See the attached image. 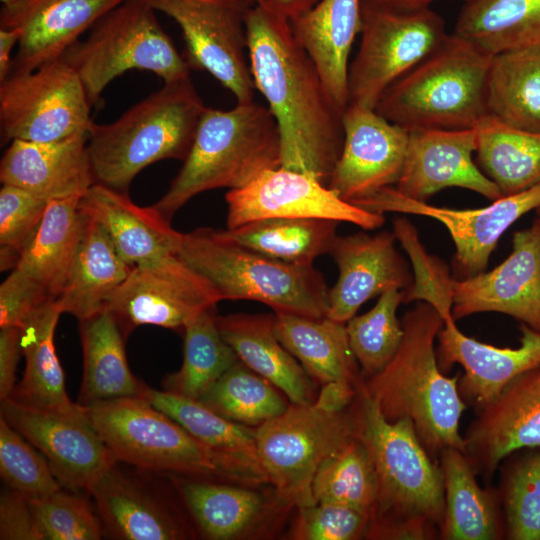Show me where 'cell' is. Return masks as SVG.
<instances>
[{
  "label": "cell",
  "instance_id": "5",
  "mask_svg": "<svg viewBox=\"0 0 540 540\" xmlns=\"http://www.w3.org/2000/svg\"><path fill=\"white\" fill-rule=\"evenodd\" d=\"M183 166L152 205L166 220L194 196L217 188L238 189L281 166L277 123L254 101L230 110L207 107Z\"/></svg>",
  "mask_w": 540,
  "mask_h": 540
},
{
  "label": "cell",
  "instance_id": "23",
  "mask_svg": "<svg viewBox=\"0 0 540 540\" xmlns=\"http://www.w3.org/2000/svg\"><path fill=\"white\" fill-rule=\"evenodd\" d=\"M402 174L395 189L402 195L426 202L447 187L472 190L495 201L503 195L473 161L476 129H417L408 131Z\"/></svg>",
  "mask_w": 540,
  "mask_h": 540
},
{
  "label": "cell",
  "instance_id": "53",
  "mask_svg": "<svg viewBox=\"0 0 540 540\" xmlns=\"http://www.w3.org/2000/svg\"><path fill=\"white\" fill-rule=\"evenodd\" d=\"M1 540H45L28 498L9 490L0 498Z\"/></svg>",
  "mask_w": 540,
  "mask_h": 540
},
{
  "label": "cell",
  "instance_id": "38",
  "mask_svg": "<svg viewBox=\"0 0 540 540\" xmlns=\"http://www.w3.org/2000/svg\"><path fill=\"white\" fill-rule=\"evenodd\" d=\"M487 114L540 133V49L493 54L486 79Z\"/></svg>",
  "mask_w": 540,
  "mask_h": 540
},
{
  "label": "cell",
  "instance_id": "2",
  "mask_svg": "<svg viewBox=\"0 0 540 540\" xmlns=\"http://www.w3.org/2000/svg\"><path fill=\"white\" fill-rule=\"evenodd\" d=\"M356 435L367 448L377 498L367 539L426 540L439 536L445 512L443 473L412 421L387 420L364 387L354 400Z\"/></svg>",
  "mask_w": 540,
  "mask_h": 540
},
{
  "label": "cell",
  "instance_id": "44",
  "mask_svg": "<svg viewBox=\"0 0 540 540\" xmlns=\"http://www.w3.org/2000/svg\"><path fill=\"white\" fill-rule=\"evenodd\" d=\"M312 494L315 503L348 506L371 518L377 498L376 473L369 452L357 435L320 465Z\"/></svg>",
  "mask_w": 540,
  "mask_h": 540
},
{
  "label": "cell",
  "instance_id": "4",
  "mask_svg": "<svg viewBox=\"0 0 540 540\" xmlns=\"http://www.w3.org/2000/svg\"><path fill=\"white\" fill-rule=\"evenodd\" d=\"M206 108L188 76L164 83L113 122L93 123L88 151L96 183L127 193L147 166L184 161Z\"/></svg>",
  "mask_w": 540,
  "mask_h": 540
},
{
  "label": "cell",
  "instance_id": "47",
  "mask_svg": "<svg viewBox=\"0 0 540 540\" xmlns=\"http://www.w3.org/2000/svg\"><path fill=\"white\" fill-rule=\"evenodd\" d=\"M393 232L406 251L414 272L413 284L402 290L403 303L423 301L439 312L444 323L454 320L452 306L455 278L450 275L447 265L425 250L416 228L406 218L394 219Z\"/></svg>",
  "mask_w": 540,
  "mask_h": 540
},
{
  "label": "cell",
  "instance_id": "56",
  "mask_svg": "<svg viewBox=\"0 0 540 540\" xmlns=\"http://www.w3.org/2000/svg\"><path fill=\"white\" fill-rule=\"evenodd\" d=\"M19 35L14 29L0 28V82L4 81L11 72V52L18 44Z\"/></svg>",
  "mask_w": 540,
  "mask_h": 540
},
{
  "label": "cell",
  "instance_id": "18",
  "mask_svg": "<svg viewBox=\"0 0 540 540\" xmlns=\"http://www.w3.org/2000/svg\"><path fill=\"white\" fill-rule=\"evenodd\" d=\"M0 415L48 461L55 477L68 490L89 494L117 461L85 412L44 411L16 402L0 401Z\"/></svg>",
  "mask_w": 540,
  "mask_h": 540
},
{
  "label": "cell",
  "instance_id": "54",
  "mask_svg": "<svg viewBox=\"0 0 540 540\" xmlns=\"http://www.w3.org/2000/svg\"><path fill=\"white\" fill-rule=\"evenodd\" d=\"M19 327L0 328V400L8 398L15 387V371L21 352Z\"/></svg>",
  "mask_w": 540,
  "mask_h": 540
},
{
  "label": "cell",
  "instance_id": "48",
  "mask_svg": "<svg viewBox=\"0 0 540 540\" xmlns=\"http://www.w3.org/2000/svg\"><path fill=\"white\" fill-rule=\"evenodd\" d=\"M0 475L9 489L29 500L46 497L62 488L42 453L1 415Z\"/></svg>",
  "mask_w": 540,
  "mask_h": 540
},
{
  "label": "cell",
  "instance_id": "3",
  "mask_svg": "<svg viewBox=\"0 0 540 540\" xmlns=\"http://www.w3.org/2000/svg\"><path fill=\"white\" fill-rule=\"evenodd\" d=\"M401 323L404 336L397 352L379 372L363 379L364 387L387 420L412 421L434 460L447 448L464 452L459 423L468 406L459 394L460 375L450 378L441 371L434 346L444 320L430 304L418 302Z\"/></svg>",
  "mask_w": 540,
  "mask_h": 540
},
{
  "label": "cell",
  "instance_id": "31",
  "mask_svg": "<svg viewBox=\"0 0 540 540\" xmlns=\"http://www.w3.org/2000/svg\"><path fill=\"white\" fill-rule=\"evenodd\" d=\"M61 314L57 301L50 300L20 326L25 370L8 398L44 411L80 414L85 412V407L70 400L54 346V333Z\"/></svg>",
  "mask_w": 540,
  "mask_h": 540
},
{
  "label": "cell",
  "instance_id": "33",
  "mask_svg": "<svg viewBox=\"0 0 540 540\" xmlns=\"http://www.w3.org/2000/svg\"><path fill=\"white\" fill-rule=\"evenodd\" d=\"M274 331L282 345L296 358L310 378L325 385L363 380L352 351L346 323L274 312Z\"/></svg>",
  "mask_w": 540,
  "mask_h": 540
},
{
  "label": "cell",
  "instance_id": "55",
  "mask_svg": "<svg viewBox=\"0 0 540 540\" xmlns=\"http://www.w3.org/2000/svg\"><path fill=\"white\" fill-rule=\"evenodd\" d=\"M254 5L291 21L313 7L319 0H252Z\"/></svg>",
  "mask_w": 540,
  "mask_h": 540
},
{
  "label": "cell",
  "instance_id": "12",
  "mask_svg": "<svg viewBox=\"0 0 540 540\" xmlns=\"http://www.w3.org/2000/svg\"><path fill=\"white\" fill-rule=\"evenodd\" d=\"M91 107L80 77L63 57L0 82L6 141L55 142L89 134Z\"/></svg>",
  "mask_w": 540,
  "mask_h": 540
},
{
  "label": "cell",
  "instance_id": "59",
  "mask_svg": "<svg viewBox=\"0 0 540 540\" xmlns=\"http://www.w3.org/2000/svg\"><path fill=\"white\" fill-rule=\"evenodd\" d=\"M537 213L540 215V208L537 209Z\"/></svg>",
  "mask_w": 540,
  "mask_h": 540
},
{
  "label": "cell",
  "instance_id": "8",
  "mask_svg": "<svg viewBox=\"0 0 540 540\" xmlns=\"http://www.w3.org/2000/svg\"><path fill=\"white\" fill-rule=\"evenodd\" d=\"M84 407L89 421L119 462L166 475L261 486L233 461L204 445L140 396Z\"/></svg>",
  "mask_w": 540,
  "mask_h": 540
},
{
  "label": "cell",
  "instance_id": "41",
  "mask_svg": "<svg viewBox=\"0 0 540 540\" xmlns=\"http://www.w3.org/2000/svg\"><path fill=\"white\" fill-rule=\"evenodd\" d=\"M453 32L492 54L540 49V0H470L463 3Z\"/></svg>",
  "mask_w": 540,
  "mask_h": 540
},
{
  "label": "cell",
  "instance_id": "10",
  "mask_svg": "<svg viewBox=\"0 0 540 540\" xmlns=\"http://www.w3.org/2000/svg\"><path fill=\"white\" fill-rule=\"evenodd\" d=\"M255 435L260 464L278 499L292 509L314 504L318 468L356 436L354 401L343 410L316 400L291 403L284 413L255 428Z\"/></svg>",
  "mask_w": 540,
  "mask_h": 540
},
{
  "label": "cell",
  "instance_id": "24",
  "mask_svg": "<svg viewBox=\"0 0 540 540\" xmlns=\"http://www.w3.org/2000/svg\"><path fill=\"white\" fill-rule=\"evenodd\" d=\"M125 0H16L3 5L0 28L18 32L11 73L61 58L79 37ZM9 74V75H10Z\"/></svg>",
  "mask_w": 540,
  "mask_h": 540
},
{
  "label": "cell",
  "instance_id": "58",
  "mask_svg": "<svg viewBox=\"0 0 540 540\" xmlns=\"http://www.w3.org/2000/svg\"><path fill=\"white\" fill-rule=\"evenodd\" d=\"M0 1L2 2L3 5H9V4L13 3L16 0H0Z\"/></svg>",
  "mask_w": 540,
  "mask_h": 540
},
{
  "label": "cell",
  "instance_id": "49",
  "mask_svg": "<svg viewBox=\"0 0 540 540\" xmlns=\"http://www.w3.org/2000/svg\"><path fill=\"white\" fill-rule=\"evenodd\" d=\"M45 540H99L102 523L88 501L75 491H58L29 500Z\"/></svg>",
  "mask_w": 540,
  "mask_h": 540
},
{
  "label": "cell",
  "instance_id": "6",
  "mask_svg": "<svg viewBox=\"0 0 540 540\" xmlns=\"http://www.w3.org/2000/svg\"><path fill=\"white\" fill-rule=\"evenodd\" d=\"M492 56L453 32L393 83L375 110L407 131L475 128L487 115L486 79Z\"/></svg>",
  "mask_w": 540,
  "mask_h": 540
},
{
  "label": "cell",
  "instance_id": "37",
  "mask_svg": "<svg viewBox=\"0 0 540 540\" xmlns=\"http://www.w3.org/2000/svg\"><path fill=\"white\" fill-rule=\"evenodd\" d=\"M140 397L164 412L212 450L233 461L260 485L269 484L260 464L255 428L233 422L198 400L144 384Z\"/></svg>",
  "mask_w": 540,
  "mask_h": 540
},
{
  "label": "cell",
  "instance_id": "1",
  "mask_svg": "<svg viewBox=\"0 0 540 540\" xmlns=\"http://www.w3.org/2000/svg\"><path fill=\"white\" fill-rule=\"evenodd\" d=\"M247 49L256 89L279 130L281 166L328 185L344 143L343 111L331 99L290 21L253 6Z\"/></svg>",
  "mask_w": 540,
  "mask_h": 540
},
{
  "label": "cell",
  "instance_id": "32",
  "mask_svg": "<svg viewBox=\"0 0 540 540\" xmlns=\"http://www.w3.org/2000/svg\"><path fill=\"white\" fill-rule=\"evenodd\" d=\"M440 464L445 512L439 537L444 540H499L505 525L498 489L482 488L465 453L444 449Z\"/></svg>",
  "mask_w": 540,
  "mask_h": 540
},
{
  "label": "cell",
  "instance_id": "40",
  "mask_svg": "<svg viewBox=\"0 0 540 540\" xmlns=\"http://www.w3.org/2000/svg\"><path fill=\"white\" fill-rule=\"evenodd\" d=\"M339 222L318 218L272 217L221 230L227 239L270 258L312 265L329 253Z\"/></svg>",
  "mask_w": 540,
  "mask_h": 540
},
{
  "label": "cell",
  "instance_id": "52",
  "mask_svg": "<svg viewBox=\"0 0 540 540\" xmlns=\"http://www.w3.org/2000/svg\"><path fill=\"white\" fill-rule=\"evenodd\" d=\"M54 300L33 278L15 268L0 286V328L19 327L36 309Z\"/></svg>",
  "mask_w": 540,
  "mask_h": 540
},
{
  "label": "cell",
  "instance_id": "16",
  "mask_svg": "<svg viewBox=\"0 0 540 540\" xmlns=\"http://www.w3.org/2000/svg\"><path fill=\"white\" fill-rule=\"evenodd\" d=\"M115 461L89 495L104 533L122 540H183L196 535L186 511L148 470Z\"/></svg>",
  "mask_w": 540,
  "mask_h": 540
},
{
  "label": "cell",
  "instance_id": "50",
  "mask_svg": "<svg viewBox=\"0 0 540 540\" xmlns=\"http://www.w3.org/2000/svg\"><path fill=\"white\" fill-rule=\"evenodd\" d=\"M49 200L23 188L0 189L1 270L16 268L21 252L40 224Z\"/></svg>",
  "mask_w": 540,
  "mask_h": 540
},
{
  "label": "cell",
  "instance_id": "34",
  "mask_svg": "<svg viewBox=\"0 0 540 540\" xmlns=\"http://www.w3.org/2000/svg\"><path fill=\"white\" fill-rule=\"evenodd\" d=\"M132 267L118 254L103 228L85 214L77 253L56 299L62 313L82 321L103 311Z\"/></svg>",
  "mask_w": 540,
  "mask_h": 540
},
{
  "label": "cell",
  "instance_id": "25",
  "mask_svg": "<svg viewBox=\"0 0 540 540\" xmlns=\"http://www.w3.org/2000/svg\"><path fill=\"white\" fill-rule=\"evenodd\" d=\"M395 240L394 232L389 231L336 236L328 254L339 276L329 289L328 318L347 323L369 299L390 289L406 290L413 284Z\"/></svg>",
  "mask_w": 540,
  "mask_h": 540
},
{
  "label": "cell",
  "instance_id": "27",
  "mask_svg": "<svg viewBox=\"0 0 540 540\" xmlns=\"http://www.w3.org/2000/svg\"><path fill=\"white\" fill-rule=\"evenodd\" d=\"M88 135L55 142L13 140L0 163V181L47 200L82 197L96 183Z\"/></svg>",
  "mask_w": 540,
  "mask_h": 540
},
{
  "label": "cell",
  "instance_id": "42",
  "mask_svg": "<svg viewBox=\"0 0 540 540\" xmlns=\"http://www.w3.org/2000/svg\"><path fill=\"white\" fill-rule=\"evenodd\" d=\"M216 305L204 309L184 326L183 362L163 380V390L199 400L239 359L220 334Z\"/></svg>",
  "mask_w": 540,
  "mask_h": 540
},
{
  "label": "cell",
  "instance_id": "21",
  "mask_svg": "<svg viewBox=\"0 0 540 540\" xmlns=\"http://www.w3.org/2000/svg\"><path fill=\"white\" fill-rule=\"evenodd\" d=\"M482 312L509 315L540 331V215L513 235L512 252L496 268L455 279L454 320Z\"/></svg>",
  "mask_w": 540,
  "mask_h": 540
},
{
  "label": "cell",
  "instance_id": "28",
  "mask_svg": "<svg viewBox=\"0 0 540 540\" xmlns=\"http://www.w3.org/2000/svg\"><path fill=\"white\" fill-rule=\"evenodd\" d=\"M79 208L103 228L131 266L178 254L183 233L153 206L140 207L127 193L94 183L80 198Z\"/></svg>",
  "mask_w": 540,
  "mask_h": 540
},
{
  "label": "cell",
  "instance_id": "29",
  "mask_svg": "<svg viewBox=\"0 0 540 540\" xmlns=\"http://www.w3.org/2000/svg\"><path fill=\"white\" fill-rule=\"evenodd\" d=\"M361 24L362 0H319L290 21L295 39L343 112L348 106L349 55Z\"/></svg>",
  "mask_w": 540,
  "mask_h": 540
},
{
  "label": "cell",
  "instance_id": "17",
  "mask_svg": "<svg viewBox=\"0 0 540 540\" xmlns=\"http://www.w3.org/2000/svg\"><path fill=\"white\" fill-rule=\"evenodd\" d=\"M227 228L272 218H318L352 223L364 230L381 227L384 214L341 199L315 177L283 167L267 170L246 186L229 190Z\"/></svg>",
  "mask_w": 540,
  "mask_h": 540
},
{
  "label": "cell",
  "instance_id": "57",
  "mask_svg": "<svg viewBox=\"0 0 540 540\" xmlns=\"http://www.w3.org/2000/svg\"><path fill=\"white\" fill-rule=\"evenodd\" d=\"M384 3L402 6V7H430V4L436 0H379ZM466 3L470 0H460Z\"/></svg>",
  "mask_w": 540,
  "mask_h": 540
},
{
  "label": "cell",
  "instance_id": "30",
  "mask_svg": "<svg viewBox=\"0 0 540 540\" xmlns=\"http://www.w3.org/2000/svg\"><path fill=\"white\" fill-rule=\"evenodd\" d=\"M217 325L238 359L275 385L291 403L315 402L318 394L314 381L277 338L274 314L217 316Z\"/></svg>",
  "mask_w": 540,
  "mask_h": 540
},
{
  "label": "cell",
  "instance_id": "51",
  "mask_svg": "<svg viewBox=\"0 0 540 540\" xmlns=\"http://www.w3.org/2000/svg\"><path fill=\"white\" fill-rule=\"evenodd\" d=\"M289 531L293 540H359L366 538L370 517L354 508L314 503L297 507Z\"/></svg>",
  "mask_w": 540,
  "mask_h": 540
},
{
  "label": "cell",
  "instance_id": "43",
  "mask_svg": "<svg viewBox=\"0 0 540 540\" xmlns=\"http://www.w3.org/2000/svg\"><path fill=\"white\" fill-rule=\"evenodd\" d=\"M221 416L257 428L284 413L291 402L270 381L238 360L198 400Z\"/></svg>",
  "mask_w": 540,
  "mask_h": 540
},
{
  "label": "cell",
  "instance_id": "11",
  "mask_svg": "<svg viewBox=\"0 0 540 540\" xmlns=\"http://www.w3.org/2000/svg\"><path fill=\"white\" fill-rule=\"evenodd\" d=\"M361 41L349 65L348 104L375 109L382 94L445 41L444 19L430 7L362 0Z\"/></svg>",
  "mask_w": 540,
  "mask_h": 540
},
{
  "label": "cell",
  "instance_id": "45",
  "mask_svg": "<svg viewBox=\"0 0 540 540\" xmlns=\"http://www.w3.org/2000/svg\"><path fill=\"white\" fill-rule=\"evenodd\" d=\"M499 468L505 539L540 540V447L512 453Z\"/></svg>",
  "mask_w": 540,
  "mask_h": 540
},
{
  "label": "cell",
  "instance_id": "39",
  "mask_svg": "<svg viewBox=\"0 0 540 540\" xmlns=\"http://www.w3.org/2000/svg\"><path fill=\"white\" fill-rule=\"evenodd\" d=\"M476 129V164L503 196L540 184V133L525 131L487 114Z\"/></svg>",
  "mask_w": 540,
  "mask_h": 540
},
{
  "label": "cell",
  "instance_id": "22",
  "mask_svg": "<svg viewBox=\"0 0 540 540\" xmlns=\"http://www.w3.org/2000/svg\"><path fill=\"white\" fill-rule=\"evenodd\" d=\"M463 440L467 459L486 483L509 455L540 447V365L517 376L477 410Z\"/></svg>",
  "mask_w": 540,
  "mask_h": 540
},
{
  "label": "cell",
  "instance_id": "26",
  "mask_svg": "<svg viewBox=\"0 0 540 540\" xmlns=\"http://www.w3.org/2000/svg\"><path fill=\"white\" fill-rule=\"evenodd\" d=\"M520 346L500 348L462 333L455 320L444 323L438 334L436 351L442 372L460 364L458 390L464 403L481 409L517 376L540 365V331L520 326Z\"/></svg>",
  "mask_w": 540,
  "mask_h": 540
},
{
  "label": "cell",
  "instance_id": "20",
  "mask_svg": "<svg viewBox=\"0 0 540 540\" xmlns=\"http://www.w3.org/2000/svg\"><path fill=\"white\" fill-rule=\"evenodd\" d=\"M344 143L327 187L354 202L396 185L405 163L409 132L375 109L348 104Z\"/></svg>",
  "mask_w": 540,
  "mask_h": 540
},
{
  "label": "cell",
  "instance_id": "36",
  "mask_svg": "<svg viewBox=\"0 0 540 540\" xmlns=\"http://www.w3.org/2000/svg\"><path fill=\"white\" fill-rule=\"evenodd\" d=\"M81 197L50 200L16 266L56 300L77 253L85 223ZM15 269V268H14Z\"/></svg>",
  "mask_w": 540,
  "mask_h": 540
},
{
  "label": "cell",
  "instance_id": "9",
  "mask_svg": "<svg viewBox=\"0 0 540 540\" xmlns=\"http://www.w3.org/2000/svg\"><path fill=\"white\" fill-rule=\"evenodd\" d=\"M145 0H125L62 56L76 71L91 105L129 70L150 71L164 83L188 77L190 68Z\"/></svg>",
  "mask_w": 540,
  "mask_h": 540
},
{
  "label": "cell",
  "instance_id": "14",
  "mask_svg": "<svg viewBox=\"0 0 540 540\" xmlns=\"http://www.w3.org/2000/svg\"><path fill=\"white\" fill-rule=\"evenodd\" d=\"M220 301L213 285L175 254L133 266L104 310L124 335L140 325L183 331L190 319Z\"/></svg>",
  "mask_w": 540,
  "mask_h": 540
},
{
  "label": "cell",
  "instance_id": "46",
  "mask_svg": "<svg viewBox=\"0 0 540 540\" xmlns=\"http://www.w3.org/2000/svg\"><path fill=\"white\" fill-rule=\"evenodd\" d=\"M401 303V290H387L373 308L346 323L349 343L363 379L379 372L397 352L404 336L402 323L396 315Z\"/></svg>",
  "mask_w": 540,
  "mask_h": 540
},
{
  "label": "cell",
  "instance_id": "13",
  "mask_svg": "<svg viewBox=\"0 0 540 540\" xmlns=\"http://www.w3.org/2000/svg\"><path fill=\"white\" fill-rule=\"evenodd\" d=\"M145 1L179 25L185 40L183 57L190 69L210 73L237 103L254 101L246 28L252 0Z\"/></svg>",
  "mask_w": 540,
  "mask_h": 540
},
{
  "label": "cell",
  "instance_id": "15",
  "mask_svg": "<svg viewBox=\"0 0 540 540\" xmlns=\"http://www.w3.org/2000/svg\"><path fill=\"white\" fill-rule=\"evenodd\" d=\"M352 203L371 212L415 214L442 223L455 245L453 267L459 278L464 279L483 272L504 232L523 215L540 208V184L502 196L479 209L437 207L408 198L394 187L383 188Z\"/></svg>",
  "mask_w": 540,
  "mask_h": 540
},
{
  "label": "cell",
  "instance_id": "7",
  "mask_svg": "<svg viewBox=\"0 0 540 540\" xmlns=\"http://www.w3.org/2000/svg\"><path fill=\"white\" fill-rule=\"evenodd\" d=\"M177 255L213 285L221 300H252L274 312L311 318L327 315L330 288L313 265L270 258L207 227L183 234Z\"/></svg>",
  "mask_w": 540,
  "mask_h": 540
},
{
  "label": "cell",
  "instance_id": "19",
  "mask_svg": "<svg viewBox=\"0 0 540 540\" xmlns=\"http://www.w3.org/2000/svg\"><path fill=\"white\" fill-rule=\"evenodd\" d=\"M195 530L210 540L254 539L276 530L292 508L274 488L250 486L206 477L170 475Z\"/></svg>",
  "mask_w": 540,
  "mask_h": 540
},
{
  "label": "cell",
  "instance_id": "35",
  "mask_svg": "<svg viewBox=\"0 0 540 540\" xmlns=\"http://www.w3.org/2000/svg\"><path fill=\"white\" fill-rule=\"evenodd\" d=\"M80 322L83 377L78 403L140 396L144 383L131 372L124 347V333L108 310Z\"/></svg>",
  "mask_w": 540,
  "mask_h": 540
}]
</instances>
